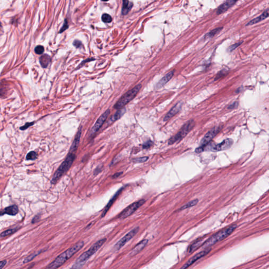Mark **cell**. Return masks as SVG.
<instances>
[{
  "instance_id": "cell-34",
  "label": "cell",
  "mask_w": 269,
  "mask_h": 269,
  "mask_svg": "<svg viewBox=\"0 0 269 269\" xmlns=\"http://www.w3.org/2000/svg\"><path fill=\"white\" fill-rule=\"evenodd\" d=\"M69 28V25H68V22L67 21L66 19H65L64 23V24H63V26H62V28L61 29V30H60V33H61L65 31L66 29Z\"/></svg>"
},
{
  "instance_id": "cell-36",
  "label": "cell",
  "mask_w": 269,
  "mask_h": 269,
  "mask_svg": "<svg viewBox=\"0 0 269 269\" xmlns=\"http://www.w3.org/2000/svg\"><path fill=\"white\" fill-rule=\"evenodd\" d=\"M34 123H26L25 124V125H24L23 126L21 127L20 129L21 130H25L26 129L28 128L29 127L31 126L32 125H33Z\"/></svg>"
},
{
  "instance_id": "cell-42",
  "label": "cell",
  "mask_w": 269,
  "mask_h": 269,
  "mask_svg": "<svg viewBox=\"0 0 269 269\" xmlns=\"http://www.w3.org/2000/svg\"><path fill=\"white\" fill-rule=\"evenodd\" d=\"M102 1H108V0H102Z\"/></svg>"
},
{
  "instance_id": "cell-22",
  "label": "cell",
  "mask_w": 269,
  "mask_h": 269,
  "mask_svg": "<svg viewBox=\"0 0 269 269\" xmlns=\"http://www.w3.org/2000/svg\"><path fill=\"white\" fill-rule=\"evenodd\" d=\"M50 56L47 54L43 55L40 58V63L41 66L43 68H46L50 64Z\"/></svg>"
},
{
  "instance_id": "cell-19",
  "label": "cell",
  "mask_w": 269,
  "mask_h": 269,
  "mask_svg": "<svg viewBox=\"0 0 269 269\" xmlns=\"http://www.w3.org/2000/svg\"><path fill=\"white\" fill-rule=\"evenodd\" d=\"M19 212V208L16 205L11 206L9 207L5 208L1 212V215L3 216L4 214H8L10 216H15Z\"/></svg>"
},
{
  "instance_id": "cell-9",
  "label": "cell",
  "mask_w": 269,
  "mask_h": 269,
  "mask_svg": "<svg viewBox=\"0 0 269 269\" xmlns=\"http://www.w3.org/2000/svg\"><path fill=\"white\" fill-rule=\"evenodd\" d=\"M234 141L231 139H226L224 140L221 143L217 144V145H207L205 149L208 150L213 151H219L222 150H226L231 147Z\"/></svg>"
},
{
  "instance_id": "cell-15",
  "label": "cell",
  "mask_w": 269,
  "mask_h": 269,
  "mask_svg": "<svg viewBox=\"0 0 269 269\" xmlns=\"http://www.w3.org/2000/svg\"><path fill=\"white\" fill-rule=\"evenodd\" d=\"M174 71H172L169 72L168 74H166L165 76H164L162 79L160 80L159 81L156 85L155 88L156 89H160V88L162 87L172 79V77L174 76Z\"/></svg>"
},
{
  "instance_id": "cell-41",
  "label": "cell",
  "mask_w": 269,
  "mask_h": 269,
  "mask_svg": "<svg viewBox=\"0 0 269 269\" xmlns=\"http://www.w3.org/2000/svg\"><path fill=\"white\" fill-rule=\"evenodd\" d=\"M237 106H238V103H237V102H234L233 104H232V105H230V106H229V109H232V108H236Z\"/></svg>"
},
{
  "instance_id": "cell-8",
  "label": "cell",
  "mask_w": 269,
  "mask_h": 269,
  "mask_svg": "<svg viewBox=\"0 0 269 269\" xmlns=\"http://www.w3.org/2000/svg\"><path fill=\"white\" fill-rule=\"evenodd\" d=\"M145 203V200L142 199L133 203L125 209L119 214L118 218L120 219H124L130 216L133 212H135L139 208L141 207Z\"/></svg>"
},
{
  "instance_id": "cell-11",
  "label": "cell",
  "mask_w": 269,
  "mask_h": 269,
  "mask_svg": "<svg viewBox=\"0 0 269 269\" xmlns=\"http://www.w3.org/2000/svg\"><path fill=\"white\" fill-rule=\"evenodd\" d=\"M110 114V110H107L106 112H104L102 114L99 118L97 120V121L94 125V126L93 127L91 131V135L92 136L94 135L95 133L97 132L100 127L102 126V125L105 123L106 120L107 119V117L109 116Z\"/></svg>"
},
{
  "instance_id": "cell-28",
  "label": "cell",
  "mask_w": 269,
  "mask_h": 269,
  "mask_svg": "<svg viewBox=\"0 0 269 269\" xmlns=\"http://www.w3.org/2000/svg\"><path fill=\"white\" fill-rule=\"evenodd\" d=\"M38 157V155L36 152L32 151L29 152L27 155H26V159L27 160H35Z\"/></svg>"
},
{
  "instance_id": "cell-29",
  "label": "cell",
  "mask_w": 269,
  "mask_h": 269,
  "mask_svg": "<svg viewBox=\"0 0 269 269\" xmlns=\"http://www.w3.org/2000/svg\"><path fill=\"white\" fill-rule=\"evenodd\" d=\"M41 252H42V251H39V252H37L32 253V255H29V257H27L24 260L23 263H26L30 262L33 259L34 257H35L38 255H39L40 253H41Z\"/></svg>"
},
{
  "instance_id": "cell-20",
  "label": "cell",
  "mask_w": 269,
  "mask_h": 269,
  "mask_svg": "<svg viewBox=\"0 0 269 269\" xmlns=\"http://www.w3.org/2000/svg\"><path fill=\"white\" fill-rule=\"evenodd\" d=\"M122 189H120L119 191H118L117 192V193H116L115 195L112 198V199L110 200V202L108 203V205H107V206L105 207V209L104 210V211L102 212V217H104L105 216L106 213H107V211H108V210L110 209V208L111 207L112 205L113 204V203H114L115 201V200L117 199V197H118V195H119V194L121 193L122 192Z\"/></svg>"
},
{
  "instance_id": "cell-33",
  "label": "cell",
  "mask_w": 269,
  "mask_h": 269,
  "mask_svg": "<svg viewBox=\"0 0 269 269\" xmlns=\"http://www.w3.org/2000/svg\"><path fill=\"white\" fill-rule=\"evenodd\" d=\"M242 42H238V43H236V44H234V45H231L230 48H229V52H232V51L234 50L236 48H237L238 46L240 45L241 44H242Z\"/></svg>"
},
{
  "instance_id": "cell-40",
  "label": "cell",
  "mask_w": 269,
  "mask_h": 269,
  "mask_svg": "<svg viewBox=\"0 0 269 269\" xmlns=\"http://www.w3.org/2000/svg\"><path fill=\"white\" fill-rule=\"evenodd\" d=\"M122 174H123V172L116 173V174H114V175L113 176V178H117L118 177L120 176V175H122Z\"/></svg>"
},
{
  "instance_id": "cell-6",
  "label": "cell",
  "mask_w": 269,
  "mask_h": 269,
  "mask_svg": "<svg viewBox=\"0 0 269 269\" xmlns=\"http://www.w3.org/2000/svg\"><path fill=\"white\" fill-rule=\"evenodd\" d=\"M195 125V123L193 120H190L187 122L186 124L181 127L178 133L176 134L175 136L170 138L168 141V144L171 145L175 143L179 142L186 137L190 131L193 129Z\"/></svg>"
},
{
  "instance_id": "cell-3",
  "label": "cell",
  "mask_w": 269,
  "mask_h": 269,
  "mask_svg": "<svg viewBox=\"0 0 269 269\" xmlns=\"http://www.w3.org/2000/svg\"><path fill=\"white\" fill-rule=\"evenodd\" d=\"M75 157L76 156L74 153L69 152L66 159L54 174L51 180V183L52 185L56 183L62 176L69 170L74 162Z\"/></svg>"
},
{
  "instance_id": "cell-17",
  "label": "cell",
  "mask_w": 269,
  "mask_h": 269,
  "mask_svg": "<svg viewBox=\"0 0 269 269\" xmlns=\"http://www.w3.org/2000/svg\"><path fill=\"white\" fill-rule=\"evenodd\" d=\"M81 128H79V131H77V133H76L75 137L74 138V141H73V142L71 144V147L70 150H69V152L74 153L75 151H76L77 148L79 147V141H80V139H81Z\"/></svg>"
},
{
  "instance_id": "cell-26",
  "label": "cell",
  "mask_w": 269,
  "mask_h": 269,
  "mask_svg": "<svg viewBox=\"0 0 269 269\" xmlns=\"http://www.w3.org/2000/svg\"><path fill=\"white\" fill-rule=\"evenodd\" d=\"M19 228H17H17H15L10 229H8L6 231H3V232L1 234V237L2 238V237H6V236H10L11 234L16 232L18 230H19Z\"/></svg>"
},
{
  "instance_id": "cell-31",
  "label": "cell",
  "mask_w": 269,
  "mask_h": 269,
  "mask_svg": "<svg viewBox=\"0 0 269 269\" xmlns=\"http://www.w3.org/2000/svg\"><path fill=\"white\" fill-rule=\"evenodd\" d=\"M148 157H143L137 158L133 159V162L136 163H142L147 161L148 159Z\"/></svg>"
},
{
  "instance_id": "cell-25",
  "label": "cell",
  "mask_w": 269,
  "mask_h": 269,
  "mask_svg": "<svg viewBox=\"0 0 269 269\" xmlns=\"http://www.w3.org/2000/svg\"><path fill=\"white\" fill-rule=\"evenodd\" d=\"M198 201H199V200H198V199H197L192 200V201H191L190 202L187 203L185 205H183V206L181 207L178 210L179 211H182V210L186 209H188V208H189L193 207L195 206V205H197V204L198 203Z\"/></svg>"
},
{
  "instance_id": "cell-5",
  "label": "cell",
  "mask_w": 269,
  "mask_h": 269,
  "mask_svg": "<svg viewBox=\"0 0 269 269\" xmlns=\"http://www.w3.org/2000/svg\"><path fill=\"white\" fill-rule=\"evenodd\" d=\"M141 88V84H139L135 86L133 89L130 91H128L127 93H125L124 95L122 96L120 98L119 100L117 101L116 104L114 105V108L115 109L119 110L124 108L125 106L133 100L134 98L136 97L137 94L140 91Z\"/></svg>"
},
{
  "instance_id": "cell-2",
  "label": "cell",
  "mask_w": 269,
  "mask_h": 269,
  "mask_svg": "<svg viewBox=\"0 0 269 269\" xmlns=\"http://www.w3.org/2000/svg\"><path fill=\"white\" fill-rule=\"evenodd\" d=\"M106 241V239L104 238L98 241L97 242L94 244L89 250H87L85 252L83 253L77 259L76 262L74 263L73 266L71 267L72 269H79L83 267L84 264L88 260L92 255L95 254L98 250L100 249L105 242Z\"/></svg>"
},
{
  "instance_id": "cell-14",
  "label": "cell",
  "mask_w": 269,
  "mask_h": 269,
  "mask_svg": "<svg viewBox=\"0 0 269 269\" xmlns=\"http://www.w3.org/2000/svg\"><path fill=\"white\" fill-rule=\"evenodd\" d=\"M237 1V0H226L225 2L223 3L222 5H220L218 10H217V14L218 15L221 14L228 10L230 7H231Z\"/></svg>"
},
{
  "instance_id": "cell-35",
  "label": "cell",
  "mask_w": 269,
  "mask_h": 269,
  "mask_svg": "<svg viewBox=\"0 0 269 269\" xmlns=\"http://www.w3.org/2000/svg\"><path fill=\"white\" fill-rule=\"evenodd\" d=\"M153 145L152 141H148L146 143L144 144L143 145V148L144 149H148L151 147Z\"/></svg>"
},
{
  "instance_id": "cell-21",
  "label": "cell",
  "mask_w": 269,
  "mask_h": 269,
  "mask_svg": "<svg viewBox=\"0 0 269 269\" xmlns=\"http://www.w3.org/2000/svg\"><path fill=\"white\" fill-rule=\"evenodd\" d=\"M133 6V4L129 2L128 0H123V4L122 8V14L126 15L128 14Z\"/></svg>"
},
{
  "instance_id": "cell-24",
  "label": "cell",
  "mask_w": 269,
  "mask_h": 269,
  "mask_svg": "<svg viewBox=\"0 0 269 269\" xmlns=\"http://www.w3.org/2000/svg\"><path fill=\"white\" fill-rule=\"evenodd\" d=\"M203 241V240H202V239L201 240H199L195 242L194 243H193L191 245L189 249V252L191 253H193L194 251H195V250H197L198 248L202 244Z\"/></svg>"
},
{
  "instance_id": "cell-32",
  "label": "cell",
  "mask_w": 269,
  "mask_h": 269,
  "mask_svg": "<svg viewBox=\"0 0 269 269\" xmlns=\"http://www.w3.org/2000/svg\"><path fill=\"white\" fill-rule=\"evenodd\" d=\"M44 52V48L43 46L38 45L35 48V52L37 54H42Z\"/></svg>"
},
{
  "instance_id": "cell-37",
  "label": "cell",
  "mask_w": 269,
  "mask_h": 269,
  "mask_svg": "<svg viewBox=\"0 0 269 269\" xmlns=\"http://www.w3.org/2000/svg\"><path fill=\"white\" fill-rule=\"evenodd\" d=\"M73 44H74V45L75 46L76 48H79L81 46V43L80 41L76 40V41H74Z\"/></svg>"
},
{
  "instance_id": "cell-23",
  "label": "cell",
  "mask_w": 269,
  "mask_h": 269,
  "mask_svg": "<svg viewBox=\"0 0 269 269\" xmlns=\"http://www.w3.org/2000/svg\"><path fill=\"white\" fill-rule=\"evenodd\" d=\"M126 112V109L125 108H123L121 109H119L115 114L111 118V120L112 122H115L116 120H118L119 118H120L123 116V115Z\"/></svg>"
},
{
  "instance_id": "cell-10",
  "label": "cell",
  "mask_w": 269,
  "mask_h": 269,
  "mask_svg": "<svg viewBox=\"0 0 269 269\" xmlns=\"http://www.w3.org/2000/svg\"><path fill=\"white\" fill-rule=\"evenodd\" d=\"M139 227H136L135 228L133 229V230H131V231L124 236L123 238L121 239L115 244L114 247V250L117 251V250H119V249H120L124 245L126 244V243L127 242H128V241L131 240V239L133 238V237L136 235L137 233L139 231Z\"/></svg>"
},
{
  "instance_id": "cell-7",
  "label": "cell",
  "mask_w": 269,
  "mask_h": 269,
  "mask_svg": "<svg viewBox=\"0 0 269 269\" xmlns=\"http://www.w3.org/2000/svg\"><path fill=\"white\" fill-rule=\"evenodd\" d=\"M221 129V128L220 127H214L210 131H208L203 137L200 142V147H199L195 149V152L197 153H200L203 151L205 150L206 147L207 146L208 144H209L211 141H212V139H213L214 137L217 135Z\"/></svg>"
},
{
  "instance_id": "cell-12",
  "label": "cell",
  "mask_w": 269,
  "mask_h": 269,
  "mask_svg": "<svg viewBox=\"0 0 269 269\" xmlns=\"http://www.w3.org/2000/svg\"><path fill=\"white\" fill-rule=\"evenodd\" d=\"M211 250V249H210V248H207L205 250H203L202 251H201L200 252L198 253L197 254L195 255L193 257H191L190 259L188 260L187 262H186L185 264L183 265V267H181V269H186V268H188V267H190L191 266L192 264H193L195 262H196L197 260H198L199 259H200L201 258L203 257L206 256V255H207L210 252V251Z\"/></svg>"
},
{
  "instance_id": "cell-30",
  "label": "cell",
  "mask_w": 269,
  "mask_h": 269,
  "mask_svg": "<svg viewBox=\"0 0 269 269\" xmlns=\"http://www.w3.org/2000/svg\"><path fill=\"white\" fill-rule=\"evenodd\" d=\"M102 21L105 23H110L112 21V17L110 15L107 14H104L102 17Z\"/></svg>"
},
{
  "instance_id": "cell-4",
  "label": "cell",
  "mask_w": 269,
  "mask_h": 269,
  "mask_svg": "<svg viewBox=\"0 0 269 269\" xmlns=\"http://www.w3.org/2000/svg\"><path fill=\"white\" fill-rule=\"evenodd\" d=\"M237 228L236 225H232L227 228L224 229L221 231H219L217 234L213 235L207 240L206 241L202 244V248H207L212 245H214L216 243L223 240L229 236H230L234 230Z\"/></svg>"
},
{
  "instance_id": "cell-38",
  "label": "cell",
  "mask_w": 269,
  "mask_h": 269,
  "mask_svg": "<svg viewBox=\"0 0 269 269\" xmlns=\"http://www.w3.org/2000/svg\"><path fill=\"white\" fill-rule=\"evenodd\" d=\"M40 219V217L39 216H38V215L36 216L35 217H34L33 219L32 220V224H35L36 222H37L38 221H39Z\"/></svg>"
},
{
  "instance_id": "cell-16",
  "label": "cell",
  "mask_w": 269,
  "mask_h": 269,
  "mask_svg": "<svg viewBox=\"0 0 269 269\" xmlns=\"http://www.w3.org/2000/svg\"><path fill=\"white\" fill-rule=\"evenodd\" d=\"M148 242V240L147 239H144L143 241H141V242L138 243V244L136 245L133 250H131V253H130V255L131 257H133L135 255H137L139 253L141 252V251L147 245Z\"/></svg>"
},
{
  "instance_id": "cell-13",
  "label": "cell",
  "mask_w": 269,
  "mask_h": 269,
  "mask_svg": "<svg viewBox=\"0 0 269 269\" xmlns=\"http://www.w3.org/2000/svg\"><path fill=\"white\" fill-rule=\"evenodd\" d=\"M182 106V102H179L176 105H175L174 107L172 108L171 110H169V112L166 115L164 118V121H167L169 119L172 118V117H174L177 114H178L179 112L180 111Z\"/></svg>"
},
{
  "instance_id": "cell-39",
  "label": "cell",
  "mask_w": 269,
  "mask_h": 269,
  "mask_svg": "<svg viewBox=\"0 0 269 269\" xmlns=\"http://www.w3.org/2000/svg\"><path fill=\"white\" fill-rule=\"evenodd\" d=\"M7 263V261L6 260H3V261H1V262H0V269H2L3 267H4L6 264Z\"/></svg>"
},
{
  "instance_id": "cell-27",
  "label": "cell",
  "mask_w": 269,
  "mask_h": 269,
  "mask_svg": "<svg viewBox=\"0 0 269 269\" xmlns=\"http://www.w3.org/2000/svg\"><path fill=\"white\" fill-rule=\"evenodd\" d=\"M222 29V27H218V28H217V29L213 30L212 31L210 32L209 33H208L206 35V38H211L213 37L214 36L217 35V34L219 33V32L221 31Z\"/></svg>"
},
{
  "instance_id": "cell-1",
  "label": "cell",
  "mask_w": 269,
  "mask_h": 269,
  "mask_svg": "<svg viewBox=\"0 0 269 269\" xmlns=\"http://www.w3.org/2000/svg\"><path fill=\"white\" fill-rule=\"evenodd\" d=\"M84 245L83 241L79 242L71 248H70L65 252L58 255L52 263L46 267L47 269H57L61 267L66 262L67 260L73 257L79 250H81Z\"/></svg>"
},
{
  "instance_id": "cell-18",
  "label": "cell",
  "mask_w": 269,
  "mask_h": 269,
  "mask_svg": "<svg viewBox=\"0 0 269 269\" xmlns=\"http://www.w3.org/2000/svg\"><path fill=\"white\" fill-rule=\"evenodd\" d=\"M269 17V8L266 11H265L262 14L260 15L259 17L251 20L249 23L246 24V26H250V25H252L254 24H257L260 22L262 21L264 19H267V17Z\"/></svg>"
}]
</instances>
